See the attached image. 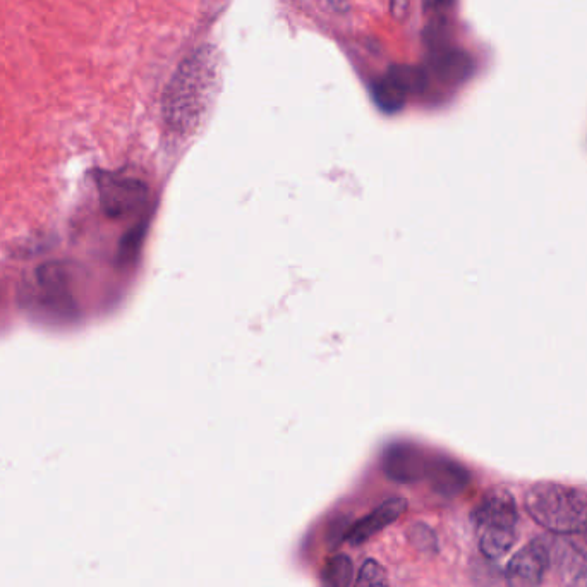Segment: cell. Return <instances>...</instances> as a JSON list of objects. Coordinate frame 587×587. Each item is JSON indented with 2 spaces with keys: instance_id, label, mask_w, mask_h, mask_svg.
I'll return each mask as SVG.
<instances>
[{
  "instance_id": "obj_1",
  "label": "cell",
  "mask_w": 587,
  "mask_h": 587,
  "mask_svg": "<svg viewBox=\"0 0 587 587\" xmlns=\"http://www.w3.org/2000/svg\"><path fill=\"white\" fill-rule=\"evenodd\" d=\"M220 79L217 50L205 45L194 50L177 69L165 93V114L172 126H193L212 102Z\"/></svg>"
},
{
  "instance_id": "obj_2",
  "label": "cell",
  "mask_w": 587,
  "mask_h": 587,
  "mask_svg": "<svg viewBox=\"0 0 587 587\" xmlns=\"http://www.w3.org/2000/svg\"><path fill=\"white\" fill-rule=\"evenodd\" d=\"M527 514L555 534H577L587 529V493L555 485L539 483L526 493Z\"/></svg>"
},
{
  "instance_id": "obj_3",
  "label": "cell",
  "mask_w": 587,
  "mask_h": 587,
  "mask_svg": "<svg viewBox=\"0 0 587 587\" xmlns=\"http://www.w3.org/2000/svg\"><path fill=\"white\" fill-rule=\"evenodd\" d=\"M517 503L512 493L502 488L491 490L481 498L473 512V522L479 534L481 553L498 560L509 553L517 541Z\"/></svg>"
},
{
  "instance_id": "obj_4",
  "label": "cell",
  "mask_w": 587,
  "mask_h": 587,
  "mask_svg": "<svg viewBox=\"0 0 587 587\" xmlns=\"http://www.w3.org/2000/svg\"><path fill=\"white\" fill-rule=\"evenodd\" d=\"M428 76L421 67L392 66L373 86V100L378 109L395 114L404 109L407 98L426 88Z\"/></svg>"
},
{
  "instance_id": "obj_5",
  "label": "cell",
  "mask_w": 587,
  "mask_h": 587,
  "mask_svg": "<svg viewBox=\"0 0 587 587\" xmlns=\"http://www.w3.org/2000/svg\"><path fill=\"white\" fill-rule=\"evenodd\" d=\"M550 565V550L545 539L527 543L507 567L509 587H539Z\"/></svg>"
},
{
  "instance_id": "obj_6",
  "label": "cell",
  "mask_w": 587,
  "mask_h": 587,
  "mask_svg": "<svg viewBox=\"0 0 587 587\" xmlns=\"http://www.w3.org/2000/svg\"><path fill=\"white\" fill-rule=\"evenodd\" d=\"M431 459L411 443H395L385 450L382 467L385 474L397 483H416L430 473Z\"/></svg>"
},
{
  "instance_id": "obj_7",
  "label": "cell",
  "mask_w": 587,
  "mask_h": 587,
  "mask_svg": "<svg viewBox=\"0 0 587 587\" xmlns=\"http://www.w3.org/2000/svg\"><path fill=\"white\" fill-rule=\"evenodd\" d=\"M406 509L407 502L404 498H390L387 502H383L378 509L373 510L371 514L356 522L345 534V539L352 546L363 545L368 539L373 538L375 534L380 533L382 529L394 524L400 515L406 512Z\"/></svg>"
},
{
  "instance_id": "obj_8",
  "label": "cell",
  "mask_w": 587,
  "mask_h": 587,
  "mask_svg": "<svg viewBox=\"0 0 587 587\" xmlns=\"http://www.w3.org/2000/svg\"><path fill=\"white\" fill-rule=\"evenodd\" d=\"M431 66H433L436 76L442 81H448V83L462 81L473 71L471 57L466 52L457 49L436 50Z\"/></svg>"
},
{
  "instance_id": "obj_9",
  "label": "cell",
  "mask_w": 587,
  "mask_h": 587,
  "mask_svg": "<svg viewBox=\"0 0 587 587\" xmlns=\"http://www.w3.org/2000/svg\"><path fill=\"white\" fill-rule=\"evenodd\" d=\"M557 553L567 584L572 587H587V557L581 551L575 550L570 541L563 543V553L560 550Z\"/></svg>"
},
{
  "instance_id": "obj_10",
  "label": "cell",
  "mask_w": 587,
  "mask_h": 587,
  "mask_svg": "<svg viewBox=\"0 0 587 587\" xmlns=\"http://www.w3.org/2000/svg\"><path fill=\"white\" fill-rule=\"evenodd\" d=\"M428 478L431 479L436 490L442 491V493L460 490V486L466 483L464 471L454 462L443 459L431 460Z\"/></svg>"
},
{
  "instance_id": "obj_11",
  "label": "cell",
  "mask_w": 587,
  "mask_h": 587,
  "mask_svg": "<svg viewBox=\"0 0 587 587\" xmlns=\"http://www.w3.org/2000/svg\"><path fill=\"white\" fill-rule=\"evenodd\" d=\"M352 582V560L347 555H335L321 570L323 587H349Z\"/></svg>"
},
{
  "instance_id": "obj_12",
  "label": "cell",
  "mask_w": 587,
  "mask_h": 587,
  "mask_svg": "<svg viewBox=\"0 0 587 587\" xmlns=\"http://www.w3.org/2000/svg\"><path fill=\"white\" fill-rule=\"evenodd\" d=\"M354 587H390L388 584L387 572L382 567V563L376 562L373 558H368L359 569L358 579Z\"/></svg>"
},
{
  "instance_id": "obj_13",
  "label": "cell",
  "mask_w": 587,
  "mask_h": 587,
  "mask_svg": "<svg viewBox=\"0 0 587 587\" xmlns=\"http://www.w3.org/2000/svg\"><path fill=\"white\" fill-rule=\"evenodd\" d=\"M409 6H411V0H390V11L397 19L406 18Z\"/></svg>"
},
{
  "instance_id": "obj_14",
  "label": "cell",
  "mask_w": 587,
  "mask_h": 587,
  "mask_svg": "<svg viewBox=\"0 0 587 587\" xmlns=\"http://www.w3.org/2000/svg\"><path fill=\"white\" fill-rule=\"evenodd\" d=\"M574 545L575 550L581 551L584 557H587V529L582 533H577V538L570 541Z\"/></svg>"
},
{
  "instance_id": "obj_15",
  "label": "cell",
  "mask_w": 587,
  "mask_h": 587,
  "mask_svg": "<svg viewBox=\"0 0 587 587\" xmlns=\"http://www.w3.org/2000/svg\"><path fill=\"white\" fill-rule=\"evenodd\" d=\"M426 2V6L431 7V9H443V7H448L454 0H424Z\"/></svg>"
}]
</instances>
